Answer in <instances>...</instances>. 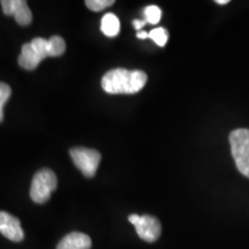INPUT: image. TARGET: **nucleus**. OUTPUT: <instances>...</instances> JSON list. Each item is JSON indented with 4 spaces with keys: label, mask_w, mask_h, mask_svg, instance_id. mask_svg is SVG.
Masks as SVG:
<instances>
[{
    "label": "nucleus",
    "mask_w": 249,
    "mask_h": 249,
    "mask_svg": "<svg viewBox=\"0 0 249 249\" xmlns=\"http://www.w3.org/2000/svg\"><path fill=\"white\" fill-rule=\"evenodd\" d=\"M140 217H141V216H139V214H136V213L129 214V217H128V220H129V223H132L133 225L135 226L136 224H138L139 220H140Z\"/></svg>",
    "instance_id": "6ab92c4d"
},
{
    "label": "nucleus",
    "mask_w": 249,
    "mask_h": 249,
    "mask_svg": "<svg viewBox=\"0 0 249 249\" xmlns=\"http://www.w3.org/2000/svg\"><path fill=\"white\" fill-rule=\"evenodd\" d=\"M145 24H147V22H145L144 20H134L133 21L134 28H135V29L139 30V31H141V29L145 26Z\"/></svg>",
    "instance_id": "a211bd4d"
},
{
    "label": "nucleus",
    "mask_w": 249,
    "mask_h": 249,
    "mask_svg": "<svg viewBox=\"0 0 249 249\" xmlns=\"http://www.w3.org/2000/svg\"><path fill=\"white\" fill-rule=\"evenodd\" d=\"M216 2L219 5H225V4H229V0H217Z\"/></svg>",
    "instance_id": "412c9836"
},
{
    "label": "nucleus",
    "mask_w": 249,
    "mask_h": 249,
    "mask_svg": "<svg viewBox=\"0 0 249 249\" xmlns=\"http://www.w3.org/2000/svg\"><path fill=\"white\" fill-rule=\"evenodd\" d=\"M11 87L4 82H0V123L4 120V107L11 97Z\"/></svg>",
    "instance_id": "2eb2a0df"
},
{
    "label": "nucleus",
    "mask_w": 249,
    "mask_h": 249,
    "mask_svg": "<svg viewBox=\"0 0 249 249\" xmlns=\"http://www.w3.org/2000/svg\"><path fill=\"white\" fill-rule=\"evenodd\" d=\"M13 17L20 26H28V24L31 23V21H33V14H31L30 8L28 7L27 1H23L22 0L20 6L15 9Z\"/></svg>",
    "instance_id": "9d476101"
},
{
    "label": "nucleus",
    "mask_w": 249,
    "mask_h": 249,
    "mask_svg": "<svg viewBox=\"0 0 249 249\" xmlns=\"http://www.w3.org/2000/svg\"><path fill=\"white\" fill-rule=\"evenodd\" d=\"M101 29L105 36L116 37L120 30V21L116 14L107 13L102 18Z\"/></svg>",
    "instance_id": "1a4fd4ad"
},
{
    "label": "nucleus",
    "mask_w": 249,
    "mask_h": 249,
    "mask_svg": "<svg viewBox=\"0 0 249 249\" xmlns=\"http://www.w3.org/2000/svg\"><path fill=\"white\" fill-rule=\"evenodd\" d=\"M22 0H2L0 4H1L2 12H4L5 15H8V17H13L15 9H17L18 6H20Z\"/></svg>",
    "instance_id": "f3484780"
},
{
    "label": "nucleus",
    "mask_w": 249,
    "mask_h": 249,
    "mask_svg": "<svg viewBox=\"0 0 249 249\" xmlns=\"http://www.w3.org/2000/svg\"><path fill=\"white\" fill-rule=\"evenodd\" d=\"M91 248V239L85 233L73 232L59 241L57 249H90Z\"/></svg>",
    "instance_id": "0eeeda50"
},
{
    "label": "nucleus",
    "mask_w": 249,
    "mask_h": 249,
    "mask_svg": "<svg viewBox=\"0 0 249 249\" xmlns=\"http://www.w3.org/2000/svg\"><path fill=\"white\" fill-rule=\"evenodd\" d=\"M57 177L53 171L42 169L34 176L30 187V197L35 203L43 204L48 202L51 194L57 188Z\"/></svg>",
    "instance_id": "7ed1b4c3"
},
{
    "label": "nucleus",
    "mask_w": 249,
    "mask_h": 249,
    "mask_svg": "<svg viewBox=\"0 0 249 249\" xmlns=\"http://www.w3.org/2000/svg\"><path fill=\"white\" fill-rule=\"evenodd\" d=\"M43 58L37 53L30 43H26L21 49V54L18 55V65L27 71H34L40 64Z\"/></svg>",
    "instance_id": "6e6552de"
},
{
    "label": "nucleus",
    "mask_w": 249,
    "mask_h": 249,
    "mask_svg": "<svg viewBox=\"0 0 249 249\" xmlns=\"http://www.w3.org/2000/svg\"><path fill=\"white\" fill-rule=\"evenodd\" d=\"M31 46H33L34 50L38 53L43 59L50 57L49 55V40L40 38V37H37V38H34L30 42Z\"/></svg>",
    "instance_id": "4468645a"
},
{
    "label": "nucleus",
    "mask_w": 249,
    "mask_h": 249,
    "mask_svg": "<svg viewBox=\"0 0 249 249\" xmlns=\"http://www.w3.org/2000/svg\"><path fill=\"white\" fill-rule=\"evenodd\" d=\"M136 232L142 240L147 242H155L160 238L161 233V225L160 220L154 216H144L140 217V220L135 225Z\"/></svg>",
    "instance_id": "39448f33"
},
{
    "label": "nucleus",
    "mask_w": 249,
    "mask_h": 249,
    "mask_svg": "<svg viewBox=\"0 0 249 249\" xmlns=\"http://www.w3.org/2000/svg\"><path fill=\"white\" fill-rule=\"evenodd\" d=\"M149 38H151L158 46L166 45L167 39H169V33L165 28H156V29H152L150 33H149Z\"/></svg>",
    "instance_id": "ddd939ff"
},
{
    "label": "nucleus",
    "mask_w": 249,
    "mask_h": 249,
    "mask_svg": "<svg viewBox=\"0 0 249 249\" xmlns=\"http://www.w3.org/2000/svg\"><path fill=\"white\" fill-rule=\"evenodd\" d=\"M114 4L113 0H87L86 5L92 12H102Z\"/></svg>",
    "instance_id": "dca6fc26"
},
{
    "label": "nucleus",
    "mask_w": 249,
    "mask_h": 249,
    "mask_svg": "<svg viewBox=\"0 0 249 249\" xmlns=\"http://www.w3.org/2000/svg\"><path fill=\"white\" fill-rule=\"evenodd\" d=\"M70 155L75 166L87 178H92L97 172L101 154L95 149L77 147L71 149Z\"/></svg>",
    "instance_id": "20e7f679"
},
{
    "label": "nucleus",
    "mask_w": 249,
    "mask_h": 249,
    "mask_svg": "<svg viewBox=\"0 0 249 249\" xmlns=\"http://www.w3.org/2000/svg\"><path fill=\"white\" fill-rule=\"evenodd\" d=\"M49 40V55L50 57H59L64 54L66 50V43L60 36H52Z\"/></svg>",
    "instance_id": "9b49d317"
},
{
    "label": "nucleus",
    "mask_w": 249,
    "mask_h": 249,
    "mask_svg": "<svg viewBox=\"0 0 249 249\" xmlns=\"http://www.w3.org/2000/svg\"><path fill=\"white\" fill-rule=\"evenodd\" d=\"M148 81L143 71H128L124 68H114L108 71L102 79V88L112 95H132L144 88Z\"/></svg>",
    "instance_id": "f257e3e1"
},
{
    "label": "nucleus",
    "mask_w": 249,
    "mask_h": 249,
    "mask_svg": "<svg viewBox=\"0 0 249 249\" xmlns=\"http://www.w3.org/2000/svg\"><path fill=\"white\" fill-rule=\"evenodd\" d=\"M136 36H138V38H140V39H145V38H149V33L141 30L136 34Z\"/></svg>",
    "instance_id": "aec40b11"
},
{
    "label": "nucleus",
    "mask_w": 249,
    "mask_h": 249,
    "mask_svg": "<svg viewBox=\"0 0 249 249\" xmlns=\"http://www.w3.org/2000/svg\"><path fill=\"white\" fill-rule=\"evenodd\" d=\"M161 11L158 6L150 5L144 8V21L149 24H157L160 21Z\"/></svg>",
    "instance_id": "f8f14e48"
},
{
    "label": "nucleus",
    "mask_w": 249,
    "mask_h": 249,
    "mask_svg": "<svg viewBox=\"0 0 249 249\" xmlns=\"http://www.w3.org/2000/svg\"><path fill=\"white\" fill-rule=\"evenodd\" d=\"M0 233L14 242L22 241L24 238L20 220L5 211H0Z\"/></svg>",
    "instance_id": "423d86ee"
},
{
    "label": "nucleus",
    "mask_w": 249,
    "mask_h": 249,
    "mask_svg": "<svg viewBox=\"0 0 249 249\" xmlns=\"http://www.w3.org/2000/svg\"><path fill=\"white\" fill-rule=\"evenodd\" d=\"M232 156L239 172L249 178V129L239 128L230 134Z\"/></svg>",
    "instance_id": "f03ea898"
}]
</instances>
